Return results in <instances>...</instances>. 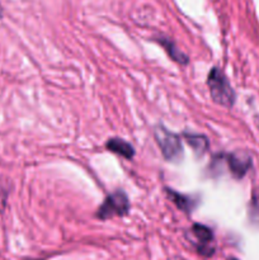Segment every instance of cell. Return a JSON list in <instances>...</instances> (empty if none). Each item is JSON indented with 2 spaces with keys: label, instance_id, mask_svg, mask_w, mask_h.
I'll return each mask as SVG.
<instances>
[{
  "label": "cell",
  "instance_id": "9c48e42d",
  "mask_svg": "<svg viewBox=\"0 0 259 260\" xmlns=\"http://www.w3.org/2000/svg\"><path fill=\"white\" fill-rule=\"evenodd\" d=\"M185 141L197 154L203 155L208 149V140L203 135L196 134H184Z\"/></svg>",
  "mask_w": 259,
  "mask_h": 260
},
{
  "label": "cell",
  "instance_id": "7c38bea8",
  "mask_svg": "<svg viewBox=\"0 0 259 260\" xmlns=\"http://www.w3.org/2000/svg\"><path fill=\"white\" fill-rule=\"evenodd\" d=\"M3 17V8H2V5H0V18Z\"/></svg>",
  "mask_w": 259,
  "mask_h": 260
},
{
  "label": "cell",
  "instance_id": "7a4b0ae2",
  "mask_svg": "<svg viewBox=\"0 0 259 260\" xmlns=\"http://www.w3.org/2000/svg\"><path fill=\"white\" fill-rule=\"evenodd\" d=\"M155 140L157 146L161 150V154L168 161H178L183 154V147L180 137L173 134L164 126L159 124L155 127L154 131Z\"/></svg>",
  "mask_w": 259,
  "mask_h": 260
},
{
  "label": "cell",
  "instance_id": "3957f363",
  "mask_svg": "<svg viewBox=\"0 0 259 260\" xmlns=\"http://www.w3.org/2000/svg\"><path fill=\"white\" fill-rule=\"evenodd\" d=\"M130 211V201L123 190H116L104 200L101 207L98 208V216L101 220L116 217V216H126Z\"/></svg>",
  "mask_w": 259,
  "mask_h": 260
},
{
  "label": "cell",
  "instance_id": "52a82bcc",
  "mask_svg": "<svg viewBox=\"0 0 259 260\" xmlns=\"http://www.w3.org/2000/svg\"><path fill=\"white\" fill-rule=\"evenodd\" d=\"M107 149L113 154L119 155V156L124 157V159L130 160L134 157L135 149L131 144L123 141L121 139H111L107 142Z\"/></svg>",
  "mask_w": 259,
  "mask_h": 260
},
{
  "label": "cell",
  "instance_id": "ba28073f",
  "mask_svg": "<svg viewBox=\"0 0 259 260\" xmlns=\"http://www.w3.org/2000/svg\"><path fill=\"white\" fill-rule=\"evenodd\" d=\"M167 194L168 197L172 200V202L174 203L179 210H182L183 212L190 213L193 208H195L196 201H193L192 197H189V196L179 194V193H177L173 189H167Z\"/></svg>",
  "mask_w": 259,
  "mask_h": 260
},
{
  "label": "cell",
  "instance_id": "8fae6325",
  "mask_svg": "<svg viewBox=\"0 0 259 260\" xmlns=\"http://www.w3.org/2000/svg\"><path fill=\"white\" fill-rule=\"evenodd\" d=\"M5 201H7V192H5L4 188L0 187V211L4 210Z\"/></svg>",
  "mask_w": 259,
  "mask_h": 260
},
{
  "label": "cell",
  "instance_id": "277c9868",
  "mask_svg": "<svg viewBox=\"0 0 259 260\" xmlns=\"http://www.w3.org/2000/svg\"><path fill=\"white\" fill-rule=\"evenodd\" d=\"M192 235L196 240L198 253L205 256H211L215 251L213 248V234L207 226L205 225H193Z\"/></svg>",
  "mask_w": 259,
  "mask_h": 260
},
{
  "label": "cell",
  "instance_id": "8992f818",
  "mask_svg": "<svg viewBox=\"0 0 259 260\" xmlns=\"http://www.w3.org/2000/svg\"><path fill=\"white\" fill-rule=\"evenodd\" d=\"M156 41L159 45L163 46V48L167 51V53L170 56V58H172L173 61L180 63V65H187L188 60H189V58H188V56L185 55V53H183L182 51H180L179 48L175 46V43L173 42L170 38L159 37Z\"/></svg>",
  "mask_w": 259,
  "mask_h": 260
},
{
  "label": "cell",
  "instance_id": "6da1fadb",
  "mask_svg": "<svg viewBox=\"0 0 259 260\" xmlns=\"http://www.w3.org/2000/svg\"><path fill=\"white\" fill-rule=\"evenodd\" d=\"M207 85L210 89L211 98L215 103L226 107V108L233 107L234 102H235V93H234L225 74L220 69L213 68L208 73Z\"/></svg>",
  "mask_w": 259,
  "mask_h": 260
},
{
  "label": "cell",
  "instance_id": "30bf717a",
  "mask_svg": "<svg viewBox=\"0 0 259 260\" xmlns=\"http://www.w3.org/2000/svg\"><path fill=\"white\" fill-rule=\"evenodd\" d=\"M249 220L251 223L259 225V194H254L248 208Z\"/></svg>",
  "mask_w": 259,
  "mask_h": 260
},
{
  "label": "cell",
  "instance_id": "5b68a950",
  "mask_svg": "<svg viewBox=\"0 0 259 260\" xmlns=\"http://www.w3.org/2000/svg\"><path fill=\"white\" fill-rule=\"evenodd\" d=\"M226 162L230 173L236 179H241L251 167V157L246 152H233L226 155Z\"/></svg>",
  "mask_w": 259,
  "mask_h": 260
}]
</instances>
